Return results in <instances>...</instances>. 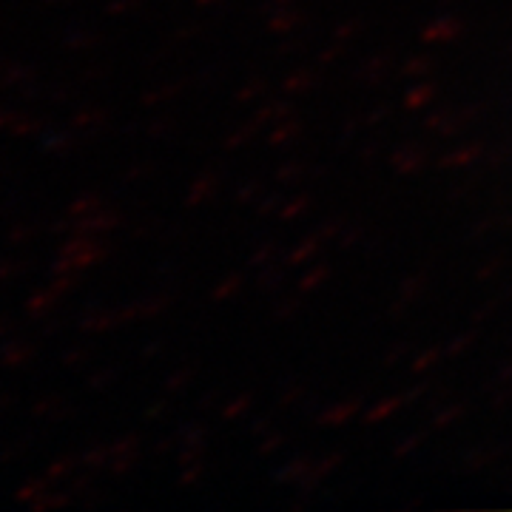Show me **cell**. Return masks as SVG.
Listing matches in <instances>:
<instances>
[{"label": "cell", "mask_w": 512, "mask_h": 512, "mask_svg": "<svg viewBox=\"0 0 512 512\" xmlns=\"http://www.w3.org/2000/svg\"><path fill=\"white\" fill-rule=\"evenodd\" d=\"M9 404H12V396H9V393H0V413H3Z\"/></svg>", "instance_id": "obj_12"}, {"label": "cell", "mask_w": 512, "mask_h": 512, "mask_svg": "<svg viewBox=\"0 0 512 512\" xmlns=\"http://www.w3.org/2000/svg\"><path fill=\"white\" fill-rule=\"evenodd\" d=\"M29 237H32V225H15V228H9L6 242L9 245H20V242H26Z\"/></svg>", "instance_id": "obj_8"}, {"label": "cell", "mask_w": 512, "mask_h": 512, "mask_svg": "<svg viewBox=\"0 0 512 512\" xmlns=\"http://www.w3.org/2000/svg\"><path fill=\"white\" fill-rule=\"evenodd\" d=\"M12 333V322L6 316H0V336H9Z\"/></svg>", "instance_id": "obj_11"}, {"label": "cell", "mask_w": 512, "mask_h": 512, "mask_svg": "<svg viewBox=\"0 0 512 512\" xmlns=\"http://www.w3.org/2000/svg\"><path fill=\"white\" fill-rule=\"evenodd\" d=\"M12 114H15V111L6 109V106H0V131H3V134H6V128H9V120H12Z\"/></svg>", "instance_id": "obj_9"}, {"label": "cell", "mask_w": 512, "mask_h": 512, "mask_svg": "<svg viewBox=\"0 0 512 512\" xmlns=\"http://www.w3.org/2000/svg\"><path fill=\"white\" fill-rule=\"evenodd\" d=\"M23 271H26V262L23 259H0V285L18 279Z\"/></svg>", "instance_id": "obj_6"}, {"label": "cell", "mask_w": 512, "mask_h": 512, "mask_svg": "<svg viewBox=\"0 0 512 512\" xmlns=\"http://www.w3.org/2000/svg\"><path fill=\"white\" fill-rule=\"evenodd\" d=\"M3 174H6V168H0V177H3Z\"/></svg>", "instance_id": "obj_13"}, {"label": "cell", "mask_w": 512, "mask_h": 512, "mask_svg": "<svg viewBox=\"0 0 512 512\" xmlns=\"http://www.w3.org/2000/svg\"><path fill=\"white\" fill-rule=\"evenodd\" d=\"M37 131V120L32 117H26V114H12V120H9V128H6V134H15V137H29V134H35Z\"/></svg>", "instance_id": "obj_5"}, {"label": "cell", "mask_w": 512, "mask_h": 512, "mask_svg": "<svg viewBox=\"0 0 512 512\" xmlns=\"http://www.w3.org/2000/svg\"><path fill=\"white\" fill-rule=\"evenodd\" d=\"M52 302H55V288L52 291H35L29 299H26V313L29 316H40V313H46L52 308Z\"/></svg>", "instance_id": "obj_4"}, {"label": "cell", "mask_w": 512, "mask_h": 512, "mask_svg": "<svg viewBox=\"0 0 512 512\" xmlns=\"http://www.w3.org/2000/svg\"><path fill=\"white\" fill-rule=\"evenodd\" d=\"M32 80V72H29V66H23V63H15V60H9V57H0V89H20L23 83H29Z\"/></svg>", "instance_id": "obj_1"}, {"label": "cell", "mask_w": 512, "mask_h": 512, "mask_svg": "<svg viewBox=\"0 0 512 512\" xmlns=\"http://www.w3.org/2000/svg\"><path fill=\"white\" fill-rule=\"evenodd\" d=\"M46 490H49V484H46V481H40V478H35V481H26V484H20L18 490H15V501L32 507V504H35L37 498L46 493Z\"/></svg>", "instance_id": "obj_3"}, {"label": "cell", "mask_w": 512, "mask_h": 512, "mask_svg": "<svg viewBox=\"0 0 512 512\" xmlns=\"http://www.w3.org/2000/svg\"><path fill=\"white\" fill-rule=\"evenodd\" d=\"M35 356V348L26 342H6L0 345V367H23Z\"/></svg>", "instance_id": "obj_2"}, {"label": "cell", "mask_w": 512, "mask_h": 512, "mask_svg": "<svg viewBox=\"0 0 512 512\" xmlns=\"http://www.w3.org/2000/svg\"><path fill=\"white\" fill-rule=\"evenodd\" d=\"M60 473H66V461H55V464L49 467V476H60Z\"/></svg>", "instance_id": "obj_10"}, {"label": "cell", "mask_w": 512, "mask_h": 512, "mask_svg": "<svg viewBox=\"0 0 512 512\" xmlns=\"http://www.w3.org/2000/svg\"><path fill=\"white\" fill-rule=\"evenodd\" d=\"M57 504H63V498H60L57 493H52V490H46V493L40 495L35 504H32V510H37V512L52 510V507H57Z\"/></svg>", "instance_id": "obj_7"}]
</instances>
